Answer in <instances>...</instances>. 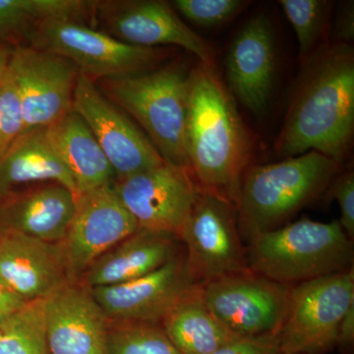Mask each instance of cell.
Returning <instances> with one entry per match:
<instances>
[{"label":"cell","instance_id":"1","mask_svg":"<svg viewBox=\"0 0 354 354\" xmlns=\"http://www.w3.org/2000/svg\"><path fill=\"white\" fill-rule=\"evenodd\" d=\"M304 64L274 150L283 158L315 151L342 164L353 141V48L324 44Z\"/></svg>","mask_w":354,"mask_h":354},{"label":"cell","instance_id":"2","mask_svg":"<svg viewBox=\"0 0 354 354\" xmlns=\"http://www.w3.org/2000/svg\"><path fill=\"white\" fill-rule=\"evenodd\" d=\"M185 148L198 191L235 207L252 141L216 65L200 62L190 70Z\"/></svg>","mask_w":354,"mask_h":354},{"label":"cell","instance_id":"3","mask_svg":"<svg viewBox=\"0 0 354 354\" xmlns=\"http://www.w3.org/2000/svg\"><path fill=\"white\" fill-rule=\"evenodd\" d=\"M342 169V162L315 151L248 167L235 204L241 236L249 241L281 227L327 190Z\"/></svg>","mask_w":354,"mask_h":354},{"label":"cell","instance_id":"4","mask_svg":"<svg viewBox=\"0 0 354 354\" xmlns=\"http://www.w3.org/2000/svg\"><path fill=\"white\" fill-rule=\"evenodd\" d=\"M245 249L251 272L286 286L353 268V241L339 220L302 218L255 235Z\"/></svg>","mask_w":354,"mask_h":354},{"label":"cell","instance_id":"5","mask_svg":"<svg viewBox=\"0 0 354 354\" xmlns=\"http://www.w3.org/2000/svg\"><path fill=\"white\" fill-rule=\"evenodd\" d=\"M190 70L174 62L144 73L102 80L109 99L136 121L162 160L187 172L185 120Z\"/></svg>","mask_w":354,"mask_h":354},{"label":"cell","instance_id":"6","mask_svg":"<svg viewBox=\"0 0 354 354\" xmlns=\"http://www.w3.org/2000/svg\"><path fill=\"white\" fill-rule=\"evenodd\" d=\"M27 43L26 46L71 60L94 81L151 71L160 67L165 55L162 48L131 46L72 20L39 23L30 32Z\"/></svg>","mask_w":354,"mask_h":354},{"label":"cell","instance_id":"7","mask_svg":"<svg viewBox=\"0 0 354 354\" xmlns=\"http://www.w3.org/2000/svg\"><path fill=\"white\" fill-rule=\"evenodd\" d=\"M354 304L353 268L291 288L278 333L279 351L319 354L337 342L342 318Z\"/></svg>","mask_w":354,"mask_h":354},{"label":"cell","instance_id":"8","mask_svg":"<svg viewBox=\"0 0 354 354\" xmlns=\"http://www.w3.org/2000/svg\"><path fill=\"white\" fill-rule=\"evenodd\" d=\"M198 286L209 312L239 337L278 335L292 288L251 271L211 279Z\"/></svg>","mask_w":354,"mask_h":354},{"label":"cell","instance_id":"9","mask_svg":"<svg viewBox=\"0 0 354 354\" xmlns=\"http://www.w3.org/2000/svg\"><path fill=\"white\" fill-rule=\"evenodd\" d=\"M188 272L197 285L250 271L232 205L199 192L179 235Z\"/></svg>","mask_w":354,"mask_h":354},{"label":"cell","instance_id":"10","mask_svg":"<svg viewBox=\"0 0 354 354\" xmlns=\"http://www.w3.org/2000/svg\"><path fill=\"white\" fill-rule=\"evenodd\" d=\"M94 15L104 32L140 48L179 46L204 64L216 65L212 44L181 19L171 2L162 0L95 1Z\"/></svg>","mask_w":354,"mask_h":354},{"label":"cell","instance_id":"11","mask_svg":"<svg viewBox=\"0 0 354 354\" xmlns=\"http://www.w3.org/2000/svg\"><path fill=\"white\" fill-rule=\"evenodd\" d=\"M138 228L113 184L78 193L68 230L57 242L69 279L80 281L95 260Z\"/></svg>","mask_w":354,"mask_h":354},{"label":"cell","instance_id":"12","mask_svg":"<svg viewBox=\"0 0 354 354\" xmlns=\"http://www.w3.org/2000/svg\"><path fill=\"white\" fill-rule=\"evenodd\" d=\"M72 109L94 134L115 172L116 179L165 162L141 128L82 72L77 80Z\"/></svg>","mask_w":354,"mask_h":354},{"label":"cell","instance_id":"13","mask_svg":"<svg viewBox=\"0 0 354 354\" xmlns=\"http://www.w3.org/2000/svg\"><path fill=\"white\" fill-rule=\"evenodd\" d=\"M9 72L19 95L25 131L50 127L72 111L80 70L71 60L23 44L14 48Z\"/></svg>","mask_w":354,"mask_h":354},{"label":"cell","instance_id":"14","mask_svg":"<svg viewBox=\"0 0 354 354\" xmlns=\"http://www.w3.org/2000/svg\"><path fill=\"white\" fill-rule=\"evenodd\" d=\"M113 188L139 228L178 239L199 195L189 174L167 162L116 179Z\"/></svg>","mask_w":354,"mask_h":354},{"label":"cell","instance_id":"15","mask_svg":"<svg viewBox=\"0 0 354 354\" xmlns=\"http://www.w3.org/2000/svg\"><path fill=\"white\" fill-rule=\"evenodd\" d=\"M196 285L185 259L176 256L141 278L88 290L109 322L160 324L174 305Z\"/></svg>","mask_w":354,"mask_h":354},{"label":"cell","instance_id":"16","mask_svg":"<svg viewBox=\"0 0 354 354\" xmlns=\"http://www.w3.org/2000/svg\"><path fill=\"white\" fill-rule=\"evenodd\" d=\"M44 315L50 354H104L111 322L80 281L44 299Z\"/></svg>","mask_w":354,"mask_h":354},{"label":"cell","instance_id":"17","mask_svg":"<svg viewBox=\"0 0 354 354\" xmlns=\"http://www.w3.org/2000/svg\"><path fill=\"white\" fill-rule=\"evenodd\" d=\"M276 50L271 22L264 15L251 18L230 44L227 88L234 99L255 114L264 113L274 88Z\"/></svg>","mask_w":354,"mask_h":354},{"label":"cell","instance_id":"18","mask_svg":"<svg viewBox=\"0 0 354 354\" xmlns=\"http://www.w3.org/2000/svg\"><path fill=\"white\" fill-rule=\"evenodd\" d=\"M0 276L27 302L46 299L72 281L57 242L16 232H0Z\"/></svg>","mask_w":354,"mask_h":354},{"label":"cell","instance_id":"19","mask_svg":"<svg viewBox=\"0 0 354 354\" xmlns=\"http://www.w3.org/2000/svg\"><path fill=\"white\" fill-rule=\"evenodd\" d=\"M76 208V194L50 183L13 191L0 199V232H16L57 243L64 239Z\"/></svg>","mask_w":354,"mask_h":354},{"label":"cell","instance_id":"20","mask_svg":"<svg viewBox=\"0 0 354 354\" xmlns=\"http://www.w3.org/2000/svg\"><path fill=\"white\" fill-rule=\"evenodd\" d=\"M176 241L179 239L172 234L138 228L102 254L79 281L92 288L141 278L177 256Z\"/></svg>","mask_w":354,"mask_h":354},{"label":"cell","instance_id":"21","mask_svg":"<svg viewBox=\"0 0 354 354\" xmlns=\"http://www.w3.org/2000/svg\"><path fill=\"white\" fill-rule=\"evenodd\" d=\"M44 130L73 177L77 194L115 183V172L94 134L73 109Z\"/></svg>","mask_w":354,"mask_h":354},{"label":"cell","instance_id":"22","mask_svg":"<svg viewBox=\"0 0 354 354\" xmlns=\"http://www.w3.org/2000/svg\"><path fill=\"white\" fill-rule=\"evenodd\" d=\"M50 183L62 184L77 194L73 177L44 128L25 131L0 160V199L13 191Z\"/></svg>","mask_w":354,"mask_h":354},{"label":"cell","instance_id":"23","mask_svg":"<svg viewBox=\"0 0 354 354\" xmlns=\"http://www.w3.org/2000/svg\"><path fill=\"white\" fill-rule=\"evenodd\" d=\"M160 326L181 354H211L239 337L209 312L198 285L174 305Z\"/></svg>","mask_w":354,"mask_h":354},{"label":"cell","instance_id":"24","mask_svg":"<svg viewBox=\"0 0 354 354\" xmlns=\"http://www.w3.org/2000/svg\"><path fill=\"white\" fill-rule=\"evenodd\" d=\"M95 1L80 0H0V43L21 46L39 23L72 20L84 23L94 14Z\"/></svg>","mask_w":354,"mask_h":354},{"label":"cell","instance_id":"25","mask_svg":"<svg viewBox=\"0 0 354 354\" xmlns=\"http://www.w3.org/2000/svg\"><path fill=\"white\" fill-rule=\"evenodd\" d=\"M0 354H50L44 300L28 302L0 325Z\"/></svg>","mask_w":354,"mask_h":354},{"label":"cell","instance_id":"26","mask_svg":"<svg viewBox=\"0 0 354 354\" xmlns=\"http://www.w3.org/2000/svg\"><path fill=\"white\" fill-rule=\"evenodd\" d=\"M104 354H181L160 324L109 323Z\"/></svg>","mask_w":354,"mask_h":354},{"label":"cell","instance_id":"27","mask_svg":"<svg viewBox=\"0 0 354 354\" xmlns=\"http://www.w3.org/2000/svg\"><path fill=\"white\" fill-rule=\"evenodd\" d=\"M299 46L302 62L308 59L320 46L329 15L330 2L323 0H281Z\"/></svg>","mask_w":354,"mask_h":354},{"label":"cell","instance_id":"28","mask_svg":"<svg viewBox=\"0 0 354 354\" xmlns=\"http://www.w3.org/2000/svg\"><path fill=\"white\" fill-rule=\"evenodd\" d=\"M176 12L201 27H216L232 19L248 2L242 0H174Z\"/></svg>","mask_w":354,"mask_h":354},{"label":"cell","instance_id":"29","mask_svg":"<svg viewBox=\"0 0 354 354\" xmlns=\"http://www.w3.org/2000/svg\"><path fill=\"white\" fill-rule=\"evenodd\" d=\"M25 131L17 88L10 72L0 85V160Z\"/></svg>","mask_w":354,"mask_h":354},{"label":"cell","instance_id":"30","mask_svg":"<svg viewBox=\"0 0 354 354\" xmlns=\"http://www.w3.org/2000/svg\"><path fill=\"white\" fill-rule=\"evenodd\" d=\"M329 193L339 203V225L346 235L354 237V172L353 169L339 172L329 186Z\"/></svg>","mask_w":354,"mask_h":354},{"label":"cell","instance_id":"31","mask_svg":"<svg viewBox=\"0 0 354 354\" xmlns=\"http://www.w3.org/2000/svg\"><path fill=\"white\" fill-rule=\"evenodd\" d=\"M278 335L237 337L211 354H277Z\"/></svg>","mask_w":354,"mask_h":354},{"label":"cell","instance_id":"32","mask_svg":"<svg viewBox=\"0 0 354 354\" xmlns=\"http://www.w3.org/2000/svg\"><path fill=\"white\" fill-rule=\"evenodd\" d=\"M353 1L344 2L337 13L335 26V43L351 44L354 38Z\"/></svg>","mask_w":354,"mask_h":354},{"label":"cell","instance_id":"33","mask_svg":"<svg viewBox=\"0 0 354 354\" xmlns=\"http://www.w3.org/2000/svg\"><path fill=\"white\" fill-rule=\"evenodd\" d=\"M27 301L13 291L0 276V325L19 311Z\"/></svg>","mask_w":354,"mask_h":354},{"label":"cell","instance_id":"34","mask_svg":"<svg viewBox=\"0 0 354 354\" xmlns=\"http://www.w3.org/2000/svg\"><path fill=\"white\" fill-rule=\"evenodd\" d=\"M354 337V304L349 307L342 318L337 334V342L342 344H348L353 341Z\"/></svg>","mask_w":354,"mask_h":354},{"label":"cell","instance_id":"35","mask_svg":"<svg viewBox=\"0 0 354 354\" xmlns=\"http://www.w3.org/2000/svg\"><path fill=\"white\" fill-rule=\"evenodd\" d=\"M14 48H15V46L0 43V85L8 74Z\"/></svg>","mask_w":354,"mask_h":354},{"label":"cell","instance_id":"36","mask_svg":"<svg viewBox=\"0 0 354 354\" xmlns=\"http://www.w3.org/2000/svg\"><path fill=\"white\" fill-rule=\"evenodd\" d=\"M277 354H293V353H281V351H278V353Z\"/></svg>","mask_w":354,"mask_h":354}]
</instances>
